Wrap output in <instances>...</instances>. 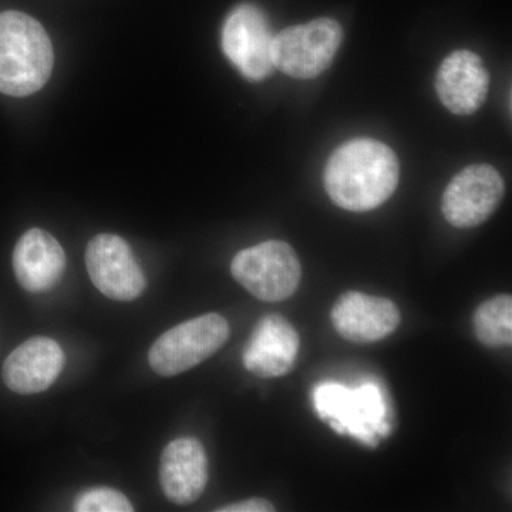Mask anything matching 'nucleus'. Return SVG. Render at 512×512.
<instances>
[{
  "instance_id": "nucleus-1",
  "label": "nucleus",
  "mask_w": 512,
  "mask_h": 512,
  "mask_svg": "<svg viewBox=\"0 0 512 512\" xmlns=\"http://www.w3.org/2000/svg\"><path fill=\"white\" fill-rule=\"evenodd\" d=\"M400 164L389 146L373 138H355L330 156L323 181L330 200L346 211L366 212L396 191Z\"/></svg>"
},
{
  "instance_id": "nucleus-2",
  "label": "nucleus",
  "mask_w": 512,
  "mask_h": 512,
  "mask_svg": "<svg viewBox=\"0 0 512 512\" xmlns=\"http://www.w3.org/2000/svg\"><path fill=\"white\" fill-rule=\"evenodd\" d=\"M55 53L45 28L26 13H0V93L39 92L52 74Z\"/></svg>"
},
{
  "instance_id": "nucleus-3",
  "label": "nucleus",
  "mask_w": 512,
  "mask_h": 512,
  "mask_svg": "<svg viewBox=\"0 0 512 512\" xmlns=\"http://www.w3.org/2000/svg\"><path fill=\"white\" fill-rule=\"evenodd\" d=\"M313 404L320 419L329 420L339 434H348L375 447L377 436L386 437L390 424L386 420L387 404L376 383L348 389L338 383H322L313 390Z\"/></svg>"
},
{
  "instance_id": "nucleus-4",
  "label": "nucleus",
  "mask_w": 512,
  "mask_h": 512,
  "mask_svg": "<svg viewBox=\"0 0 512 512\" xmlns=\"http://www.w3.org/2000/svg\"><path fill=\"white\" fill-rule=\"evenodd\" d=\"M228 320L207 313L163 333L148 352V363L157 375L171 377L187 372L217 353L229 339Z\"/></svg>"
},
{
  "instance_id": "nucleus-5",
  "label": "nucleus",
  "mask_w": 512,
  "mask_h": 512,
  "mask_svg": "<svg viewBox=\"0 0 512 512\" xmlns=\"http://www.w3.org/2000/svg\"><path fill=\"white\" fill-rule=\"evenodd\" d=\"M231 272L239 285L264 302L291 298L302 279L298 255L284 241H266L238 252Z\"/></svg>"
},
{
  "instance_id": "nucleus-6",
  "label": "nucleus",
  "mask_w": 512,
  "mask_h": 512,
  "mask_svg": "<svg viewBox=\"0 0 512 512\" xmlns=\"http://www.w3.org/2000/svg\"><path fill=\"white\" fill-rule=\"evenodd\" d=\"M342 40V26L333 19L292 26L274 36L272 62L275 69L293 79H315L329 69Z\"/></svg>"
},
{
  "instance_id": "nucleus-7",
  "label": "nucleus",
  "mask_w": 512,
  "mask_h": 512,
  "mask_svg": "<svg viewBox=\"0 0 512 512\" xmlns=\"http://www.w3.org/2000/svg\"><path fill=\"white\" fill-rule=\"evenodd\" d=\"M272 35L268 19L254 5H239L222 28V50L242 76L261 82L274 73Z\"/></svg>"
},
{
  "instance_id": "nucleus-8",
  "label": "nucleus",
  "mask_w": 512,
  "mask_h": 512,
  "mask_svg": "<svg viewBox=\"0 0 512 512\" xmlns=\"http://www.w3.org/2000/svg\"><path fill=\"white\" fill-rule=\"evenodd\" d=\"M504 194L503 177L493 165H468L447 185L441 211L453 227H478L494 214Z\"/></svg>"
},
{
  "instance_id": "nucleus-9",
  "label": "nucleus",
  "mask_w": 512,
  "mask_h": 512,
  "mask_svg": "<svg viewBox=\"0 0 512 512\" xmlns=\"http://www.w3.org/2000/svg\"><path fill=\"white\" fill-rule=\"evenodd\" d=\"M86 266L93 285L113 301H134L146 291L143 269L130 245L119 235L94 237L87 245Z\"/></svg>"
},
{
  "instance_id": "nucleus-10",
  "label": "nucleus",
  "mask_w": 512,
  "mask_h": 512,
  "mask_svg": "<svg viewBox=\"0 0 512 512\" xmlns=\"http://www.w3.org/2000/svg\"><path fill=\"white\" fill-rule=\"evenodd\" d=\"M396 303L379 296L346 292L332 309V323L342 338L353 343H373L386 339L399 328Z\"/></svg>"
},
{
  "instance_id": "nucleus-11",
  "label": "nucleus",
  "mask_w": 512,
  "mask_h": 512,
  "mask_svg": "<svg viewBox=\"0 0 512 512\" xmlns=\"http://www.w3.org/2000/svg\"><path fill=\"white\" fill-rule=\"evenodd\" d=\"M490 76L483 60L470 50H456L444 59L436 76V92L447 110L470 116L487 99Z\"/></svg>"
},
{
  "instance_id": "nucleus-12",
  "label": "nucleus",
  "mask_w": 512,
  "mask_h": 512,
  "mask_svg": "<svg viewBox=\"0 0 512 512\" xmlns=\"http://www.w3.org/2000/svg\"><path fill=\"white\" fill-rule=\"evenodd\" d=\"M298 332L279 315H266L256 323L242 355L245 369L259 377H281L291 372L298 357Z\"/></svg>"
},
{
  "instance_id": "nucleus-13",
  "label": "nucleus",
  "mask_w": 512,
  "mask_h": 512,
  "mask_svg": "<svg viewBox=\"0 0 512 512\" xmlns=\"http://www.w3.org/2000/svg\"><path fill=\"white\" fill-rule=\"evenodd\" d=\"M208 457L201 441L181 437L170 441L161 454L160 483L171 503H195L208 484Z\"/></svg>"
},
{
  "instance_id": "nucleus-14",
  "label": "nucleus",
  "mask_w": 512,
  "mask_h": 512,
  "mask_svg": "<svg viewBox=\"0 0 512 512\" xmlns=\"http://www.w3.org/2000/svg\"><path fill=\"white\" fill-rule=\"evenodd\" d=\"M64 352L56 340L36 336L18 346L3 365V382L12 392H45L62 373Z\"/></svg>"
},
{
  "instance_id": "nucleus-15",
  "label": "nucleus",
  "mask_w": 512,
  "mask_h": 512,
  "mask_svg": "<svg viewBox=\"0 0 512 512\" xmlns=\"http://www.w3.org/2000/svg\"><path fill=\"white\" fill-rule=\"evenodd\" d=\"M64 269L66 254L52 234L33 228L20 237L13 251V271L23 289L49 291L62 279Z\"/></svg>"
},
{
  "instance_id": "nucleus-16",
  "label": "nucleus",
  "mask_w": 512,
  "mask_h": 512,
  "mask_svg": "<svg viewBox=\"0 0 512 512\" xmlns=\"http://www.w3.org/2000/svg\"><path fill=\"white\" fill-rule=\"evenodd\" d=\"M477 339L490 348L511 346L512 298L498 295L478 306L473 318Z\"/></svg>"
},
{
  "instance_id": "nucleus-17",
  "label": "nucleus",
  "mask_w": 512,
  "mask_h": 512,
  "mask_svg": "<svg viewBox=\"0 0 512 512\" xmlns=\"http://www.w3.org/2000/svg\"><path fill=\"white\" fill-rule=\"evenodd\" d=\"M76 512H133V504L120 491L110 487H94L83 491L74 500Z\"/></svg>"
},
{
  "instance_id": "nucleus-18",
  "label": "nucleus",
  "mask_w": 512,
  "mask_h": 512,
  "mask_svg": "<svg viewBox=\"0 0 512 512\" xmlns=\"http://www.w3.org/2000/svg\"><path fill=\"white\" fill-rule=\"evenodd\" d=\"M217 512H272L275 511L274 504L264 498H249L241 503L225 505L217 508Z\"/></svg>"
}]
</instances>
